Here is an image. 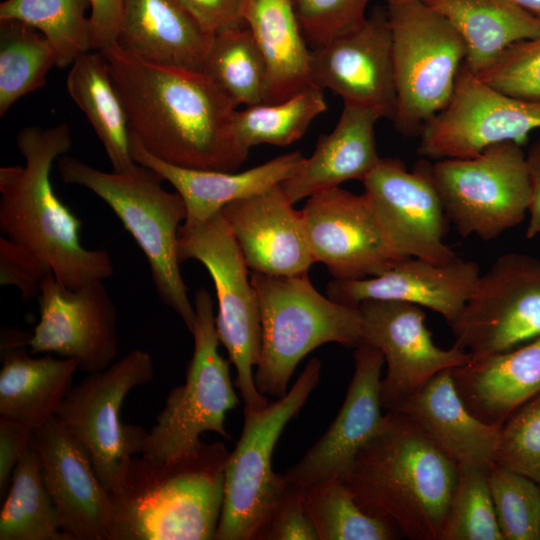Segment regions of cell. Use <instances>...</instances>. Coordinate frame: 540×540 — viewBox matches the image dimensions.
<instances>
[{"label":"cell","instance_id":"6da1fadb","mask_svg":"<svg viewBox=\"0 0 540 540\" xmlns=\"http://www.w3.org/2000/svg\"><path fill=\"white\" fill-rule=\"evenodd\" d=\"M131 136L151 155L191 169L234 172L248 154L233 133L237 107L202 72L145 62L117 42L100 50Z\"/></svg>","mask_w":540,"mask_h":540},{"label":"cell","instance_id":"7a4b0ae2","mask_svg":"<svg viewBox=\"0 0 540 540\" xmlns=\"http://www.w3.org/2000/svg\"><path fill=\"white\" fill-rule=\"evenodd\" d=\"M16 144L24 164L0 168L1 233L39 259L67 288L111 277L110 253L82 245V221L59 199L50 179L54 161L72 146L69 126L25 127Z\"/></svg>","mask_w":540,"mask_h":540},{"label":"cell","instance_id":"3957f363","mask_svg":"<svg viewBox=\"0 0 540 540\" xmlns=\"http://www.w3.org/2000/svg\"><path fill=\"white\" fill-rule=\"evenodd\" d=\"M459 465L404 414L386 412L383 429L342 480L368 513L412 540H441Z\"/></svg>","mask_w":540,"mask_h":540},{"label":"cell","instance_id":"277c9868","mask_svg":"<svg viewBox=\"0 0 540 540\" xmlns=\"http://www.w3.org/2000/svg\"><path fill=\"white\" fill-rule=\"evenodd\" d=\"M229 453L215 441L166 460L134 456L110 493L109 540H214Z\"/></svg>","mask_w":540,"mask_h":540},{"label":"cell","instance_id":"5b68a950","mask_svg":"<svg viewBox=\"0 0 540 540\" xmlns=\"http://www.w3.org/2000/svg\"><path fill=\"white\" fill-rule=\"evenodd\" d=\"M58 172L64 183L88 189L112 209L143 252L158 297L192 332L194 305L178 256L179 229L186 218L181 196L163 188L158 172L138 163L128 172H105L63 155Z\"/></svg>","mask_w":540,"mask_h":540},{"label":"cell","instance_id":"8992f818","mask_svg":"<svg viewBox=\"0 0 540 540\" xmlns=\"http://www.w3.org/2000/svg\"><path fill=\"white\" fill-rule=\"evenodd\" d=\"M250 279L261 316V351L254 372L261 394L283 397L298 363L315 348L326 343L355 348L361 344L359 308L323 296L308 274L252 272Z\"/></svg>","mask_w":540,"mask_h":540},{"label":"cell","instance_id":"52a82bcc","mask_svg":"<svg viewBox=\"0 0 540 540\" xmlns=\"http://www.w3.org/2000/svg\"><path fill=\"white\" fill-rule=\"evenodd\" d=\"M320 375L321 362L312 358L283 397L264 408L244 406L241 436L225 466L223 506L214 540H256L289 485L284 474L272 468L275 445L318 386Z\"/></svg>","mask_w":540,"mask_h":540},{"label":"cell","instance_id":"ba28073f","mask_svg":"<svg viewBox=\"0 0 540 540\" xmlns=\"http://www.w3.org/2000/svg\"><path fill=\"white\" fill-rule=\"evenodd\" d=\"M397 92L395 129L419 136L450 101L465 43L452 24L424 1L386 0Z\"/></svg>","mask_w":540,"mask_h":540},{"label":"cell","instance_id":"9c48e42d","mask_svg":"<svg viewBox=\"0 0 540 540\" xmlns=\"http://www.w3.org/2000/svg\"><path fill=\"white\" fill-rule=\"evenodd\" d=\"M180 262L194 259L210 274L216 292V329L236 370L234 381L244 406L259 409L270 402L254 381L261 351V316L248 266L222 211L179 229Z\"/></svg>","mask_w":540,"mask_h":540},{"label":"cell","instance_id":"30bf717a","mask_svg":"<svg viewBox=\"0 0 540 540\" xmlns=\"http://www.w3.org/2000/svg\"><path fill=\"white\" fill-rule=\"evenodd\" d=\"M193 305L194 349L185 382L168 394L141 453L156 460L192 451L203 442L201 435L206 432L231 439L225 428V416L239 405V398L229 362L218 351L220 341L210 293L203 287L198 288Z\"/></svg>","mask_w":540,"mask_h":540},{"label":"cell","instance_id":"8fae6325","mask_svg":"<svg viewBox=\"0 0 540 540\" xmlns=\"http://www.w3.org/2000/svg\"><path fill=\"white\" fill-rule=\"evenodd\" d=\"M153 377L150 354L133 349L73 385L57 411L56 417L86 449L111 494L120 489L130 460L142 453L148 434L141 426L123 423L121 407L130 391Z\"/></svg>","mask_w":540,"mask_h":540},{"label":"cell","instance_id":"7c38bea8","mask_svg":"<svg viewBox=\"0 0 540 540\" xmlns=\"http://www.w3.org/2000/svg\"><path fill=\"white\" fill-rule=\"evenodd\" d=\"M522 146L505 141L471 158L431 164L447 219L462 237L496 239L528 214L531 184Z\"/></svg>","mask_w":540,"mask_h":540},{"label":"cell","instance_id":"4fadbf2b","mask_svg":"<svg viewBox=\"0 0 540 540\" xmlns=\"http://www.w3.org/2000/svg\"><path fill=\"white\" fill-rule=\"evenodd\" d=\"M453 346L472 357L508 351L540 337V258L499 256L480 274L458 318Z\"/></svg>","mask_w":540,"mask_h":540},{"label":"cell","instance_id":"5bb4252c","mask_svg":"<svg viewBox=\"0 0 540 540\" xmlns=\"http://www.w3.org/2000/svg\"><path fill=\"white\" fill-rule=\"evenodd\" d=\"M540 129V101L506 95L461 65L448 104L423 127L417 153L441 160L471 158L505 141L524 144Z\"/></svg>","mask_w":540,"mask_h":540},{"label":"cell","instance_id":"9a60e30c","mask_svg":"<svg viewBox=\"0 0 540 540\" xmlns=\"http://www.w3.org/2000/svg\"><path fill=\"white\" fill-rule=\"evenodd\" d=\"M431 164L421 159L408 171L400 159L382 158L362 183L395 255L443 264L457 256L444 242L449 221Z\"/></svg>","mask_w":540,"mask_h":540},{"label":"cell","instance_id":"2e32d148","mask_svg":"<svg viewBox=\"0 0 540 540\" xmlns=\"http://www.w3.org/2000/svg\"><path fill=\"white\" fill-rule=\"evenodd\" d=\"M361 315V344L381 351L386 374L380 400L386 412L422 388L438 373L468 362L472 355L455 346L436 345L421 306L394 300H365Z\"/></svg>","mask_w":540,"mask_h":540},{"label":"cell","instance_id":"e0dca14e","mask_svg":"<svg viewBox=\"0 0 540 540\" xmlns=\"http://www.w3.org/2000/svg\"><path fill=\"white\" fill-rule=\"evenodd\" d=\"M37 299L40 318L27 340L31 354L75 359L86 373L113 363L119 351L117 310L103 281L71 289L49 274Z\"/></svg>","mask_w":540,"mask_h":540},{"label":"cell","instance_id":"ac0fdd59","mask_svg":"<svg viewBox=\"0 0 540 540\" xmlns=\"http://www.w3.org/2000/svg\"><path fill=\"white\" fill-rule=\"evenodd\" d=\"M301 214L315 262L334 279L376 276L399 259L365 193L328 189L308 197Z\"/></svg>","mask_w":540,"mask_h":540},{"label":"cell","instance_id":"d6986e66","mask_svg":"<svg viewBox=\"0 0 540 540\" xmlns=\"http://www.w3.org/2000/svg\"><path fill=\"white\" fill-rule=\"evenodd\" d=\"M313 86L393 121L397 109L392 34L385 7L357 29L311 49Z\"/></svg>","mask_w":540,"mask_h":540},{"label":"cell","instance_id":"ffe728a7","mask_svg":"<svg viewBox=\"0 0 540 540\" xmlns=\"http://www.w3.org/2000/svg\"><path fill=\"white\" fill-rule=\"evenodd\" d=\"M353 357L354 373L339 412L325 433L284 473L294 487L343 480L360 450L385 425L380 400L384 357L367 344L358 345Z\"/></svg>","mask_w":540,"mask_h":540},{"label":"cell","instance_id":"44dd1931","mask_svg":"<svg viewBox=\"0 0 540 540\" xmlns=\"http://www.w3.org/2000/svg\"><path fill=\"white\" fill-rule=\"evenodd\" d=\"M42 476L70 540H109L113 501L88 452L56 416L34 429Z\"/></svg>","mask_w":540,"mask_h":540},{"label":"cell","instance_id":"7402d4cb","mask_svg":"<svg viewBox=\"0 0 540 540\" xmlns=\"http://www.w3.org/2000/svg\"><path fill=\"white\" fill-rule=\"evenodd\" d=\"M480 274L477 263L459 257L443 264L405 257L376 276L333 279L326 293L331 300L354 307L365 300L412 303L440 314L450 326L460 315Z\"/></svg>","mask_w":540,"mask_h":540},{"label":"cell","instance_id":"603a6c76","mask_svg":"<svg viewBox=\"0 0 540 540\" xmlns=\"http://www.w3.org/2000/svg\"><path fill=\"white\" fill-rule=\"evenodd\" d=\"M293 205L279 184L221 210L252 272L299 276L315 263L301 211Z\"/></svg>","mask_w":540,"mask_h":540},{"label":"cell","instance_id":"cb8c5ba5","mask_svg":"<svg viewBox=\"0 0 540 540\" xmlns=\"http://www.w3.org/2000/svg\"><path fill=\"white\" fill-rule=\"evenodd\" d=\"M451 370L435 375L393 411L406 415L459 466L488 472L495 464L500 427L482 422L469 411Z\"/></svg>","mask_w":540,"mask_h":540},{"label":"cell","instance_id":"d4e9b609","mask_svg":"<svg viewBox=\"0 0 540 540\" xmlns=\"http://www.w3.org/2000/svg\"><path fill=\"white\" fill-rule=\"evenodd\" d=\"M213 36L178 0H122L117 43L145 62L203 73Z\"/></svg>","mask_w":540,"mask_h":540},{"label":"cell","instance_id":"484cf974","mask_svg":"<svg viewBox=\"0 0 540 540\" xmlns=\"http://www.w3.org/2000/svg\"><path fill=\"white\" fill-rule=\"evenodd\" d=\"M134 161L158 172L181 196L186 207L184 223L202 222L234 201L263 192L293 176L305 157L295 151L275 157L242 172L183 168L148 153L131 136Z\"/></svg>","mask_w":540,"mask_h":540},{"label":"cell","instance_id":"4316f807","mask_svg":"<svg viewBox=\"0 0 540 540\" xmlns=\"http://www.w3.org/2000/svg\"><path fill=\"white\" fill-rule=\"evenodd\" d=\"M380 118L373 109L344 104L335 128L318 138L312 155L281 183L288 199L295 204L348 180L362 182L382 159L375 141Z\"/></svg>","mask_w":540,"mask_h":540},{"label":"cell","instance_id":"83f0119b","mask_svg":"<svg viewBox=\"0 0 540 540\" xmlns=\"http://www.w3.org/2000/svg\"><path fill=\"white\" fill-rule=\"evenodd\" d=\"M451 373L469 411L482 422L501 428L540 392V337L508 351L471 357Z\"/></svg>","mask_w":540,"mask_h":540},{"label":"cell","instance_id":"f1b7e54d","mask_svg":"<svg viewBox=\"0 0 540 540\" xmlns=\"http://www.w3.org/2000/svg\"><path fill=\"white\" fill-rule=\"evenodd\" d=\"M29 335L5 331L1 340L0 417L36 429L56 416L73 386L79 364L50 353L34 358L26 350Z\"/></svg>","mask_w":540,"mask_h":540},{"label":"cell","instance_id":"f546056e","mask_svg":"<svg viewBox=\"0 0 540 540\" xmlns=\"http://www.w3.org/2000/svg\"><path fill=\"white\" fill-rule=\"evenodd\" d=\"M242 19L266 64L265 103L284 101L313 86L311 48L302 33L294 0H244Z\"/></svg>","mask_w":540,"mask_h":540},{"label":"cell","instance_id":"4dcf8cb0","mask_svg":"<svg viewBox=\"0 0 540 540\" xmlns=\"http://www.w3.org/2000/svg\"><path fill=\"white\" fill-rule=\"evenodd\" d=\"M457 30L465 64L475 75L511 44L540 34V19L508 0H423Z\"/></svg>","mask_w":540,"mask_h":540},{"label":"cell","instance_id":"1f68e13d","mask_svg":"<svg viewBox=\"0 0 540 540\" xmlns=\"http://www.w3.org/2000/svg\"><path fill=\"white\" fill-rule=\"evenodd\" d=\"M66 88L101 141L112 171L132 170L137 163L131 154L128 116L102 52L80 55L70 65Z\"/></svg>","mask_w":540,"mask_h":540},{"label":"cell","instance_id":"d6a6232c","mask_svg":"<svg viewBox=\"0 0 540 540\" xmlns=\"http://www.w3.org/2000/svg\"><path fill=\"white\" fill-rule=\"evenodd\" d=\"M0 540H70L45 486L33 438L17 462L2 503Z\"/></svg>","mask_w":540,"mask_h":540},{"label":"cell","instance_id":"836d02e7","mask_svg":"<svg viewBox=\"0 0 540 540\" xmlns=\"http://www.w3.org/2000/svg\"><path fill=\"white\" fill-rule=\"evenodd\" d=\"M54 66L56 52L41 32L18 20H0V116L45 86Z\"/></svg>","mask_w":540,"mask_h":540},{"label":"cell","instance_id":"e575fe53","mask_svg":"<svg viewBox=\"0 0 540 540\" xmlns=\"http://www.w3.org/2000/svg\"><path fill=\"white\" fill-rule=\"evenodd\" d=\"M203 73L236 107L255 106L266 101V64L246 26L213 36Z\"/></svg>","mask_w":540,"mask_h":540},{"label":"cell","instance_id":"d590c367","mask_svg":"<svg viewBox=\"0 0 540 540\" xmlns=\"http://www.w3.org/2000/svg\"><path fill=\"white\" fill-rule=\"evenodd\" d=\"M326 109L323 90L309 86L281 102L236 109L233 133L246 154L260 144L287 146L300 139Z\"/></svg>","mask_w":540,"mask_h":540},{"label":"cell","instance_id":"8d00e7d4","mask_svg":"<svg viewBox=\"0 0 540 540\" xmlns=\"http://www.w3.org/2000/svg\"><path fill=\"white\" fill-rule=\"evenodd\" d=\"M91 0H5L0 20H18L41 32L54 48L57 67L70 66L92 50Z\"/></svg>","mask_w":540,"mask_h":540},{"label":"cell","instance_id":"74e56055","mask_svg":"<svg viewBox=\"0 0 540 540\" xmlns=\"http://www.w3.org/2000/svg\"><path fill=\"white\" fill-rule=\"evenodd\" d=\"M300 490L320 540H394L401 536L392 523L366 512L342 480Z\"/></svg>","mask_w":540,"mask_h":540},{"label":"cell","instance_id":"f35d334b","mask_svg":"<svg viewBox=\"0 0 540 540\" xmlns=\"http://www.w3.org/2000/svg\"><path fill=\"white\" fill-rule=\"evenodd\" d=\"M441 540H504L497 522L487 472L459 466Z\"/></svg>","mask_w":540,"mask_h":540},{"label":"cell","instance_id":"ab89813d","mask_svg":"<svg viewBox=\"0 0 540 540\" xmlns=\"http://www.w3.org/2000/svg\"><path fill=\"white\" fill-rule=\"evenodd\" d=\"M487 478L504 540H540V485L494 464Z\"/></svg>","mask_w":540,"mask_h":540},{"label":"cell","instance_id":"60d3db41","mask_svg":"<svg viewBox=\"0 0 540 540\" xmlns=\"http://www.w3.org/2000/svg\"><path fill=\"white\" fill-rule=\"evenodd\" d=\"M495 463L540 484V392L501 426Z\"/></svg>","mask_w":540,"mask_h":540},{"label":"cell","instance_id":"b9f144b4","mask_svg":"<svg viewBox=\"0 0 540 540\" xmlns=\"http://www.w3.org/2000/svg\"><path fill=\"white\" fill-rule=\"evenodd\" d=\"M476 76L511 97L540 101V34L511 44Z\"/></svg>","mask_w":540,"mask_h":540},{"label":"cell","instance_id":"7bdbcfd3","mask_svg":"<svg viewBox=\"0 0 540 540\" xmlns=\"http://www.w3.org/2000/svg\"><path fill=\"white\" fill-rule=\"evenodd\" d=\"M370 0H294L304 38L311 49L359 28Z\"/></svg>","mask_w":540,"mask_h":540},{"label":"cell","instance_id":"ee69618b","mask_svg":"<svg viewBox=\"0 0 540 540\" xmlns=\"http://www.w3.org/2000/svg\"><path fill=\"white\" fill-rule=\"evenodd\" d=\"M256 540H320L299 488L288 485Z\"/></svg>","mask_w":540,"mask_h":540},{"label":"cell","instance_id":"f6af8a7d","mask_svg":"<svg viewBox=\"0 0 540 540\" xmlns=\"http://www.w3.org/2000/svg\"><path fill=\"white\" fill-rule=\"evenodd\" d=\"M51 270L30 252L6 237L0 238V283L14 286L23 302L40 294L41 283Z\"/></svg>","mask_w":540,"mask_h":540},{"label":"cell","instance_id":"bcb514c9","mask_svg":"<svg viewBox=\"0 0 540 540\" xmlns=\"http://www.w3.org/2000/svg\"><path fill=\"white\" fill-rule=\"evenodd\" d=\"M208 33L215 35L245 26L244 0H178Z\"/></svg>","mask_w":540,"mask_h":540},{"label":"cell","instance_id":"7dc6e473","mask_svg":"<svg viewBox=\"0 0 540 540\" xmlns=\"http://www.w3.org/2000/svg\"><path fill=\"white\" fill-rule=\"evenodd\" d=\"M34 428L23 422L0 417V497L8 490L19 458L32 441Z\"/></svg>","mask_w":540,"mask_h":540},{"label":"cell","instance_id":"c3c4849f","mask_svg":"<svg viewBox=\"0 0 540 540\" xmlns=\"http://www.w3.org/2000/svg\"><path fill=\"white\" fill-rule=\"evenodd\" d=\"M92 50L100 51L117 42L122 0H91Z\"/></svg>","mask_w":540,"mask_h":540},{"label":"cell","instance_id":"681fc988","mask_svg":"<svg viewBox=\"0 0 540 540\" xmlns=\"http://www.w3.org/2000/svg\"><path fill=\"white\" fill-rule=\"evenodd\" d=\"M526 160L531 184V202L528 210L529 221L526 237L531 239L540 234V138L535 140L526 152Z\"/></svg>","mask_w":540,"mask_h":540},{"label":"cell","instance_id":"f907efd6","mask_svg":"<svg viewBox=\"0 0 540 540\" xmlns=\"http://www.w3.org/2000/svg\"><path fill=\"white\" fill-rule=\"evenodd\" d=\"M523 11L540 19V0H508Z\"/></svg>","mask_w":540,"mask_h":540},{"label":"cell","instance_id":"816d5d0a","mask_svg":"<svg viewBox=\"0 0 540 540\" xmlns=\"http://www.w3.org/2000/svg\"><path fill=\"white\" fill-rule=\"evenodd\" d=\"M395 1H423V0H395Z\"/></svg>","mask_w":540,"mask_h":540},{"label":"cell","instance_id":"f5cc1de1","mask_svg":"<svg viewBox=\"0 0 540 540\" xmlns=\"http://www.w3.org/2000/svg\"><path fill=\"white\" fill-rule=\"evenodd\" d=\"M540 485V484H539Z\"/></svg>","mask_w":540,"mask_h":540}]
</instances>
